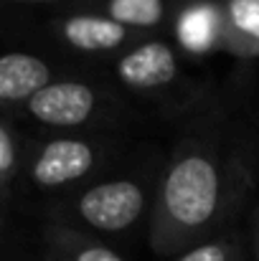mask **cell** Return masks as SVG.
<instances>
[{
	"label": "cell",
	"mask_w": 259,
	"mask_h": 261,
	"mask_svg": "<svg viewBox=\"0 0 259 261\" xmlns=\"http://www.w3.org/2000/svg\"><path fill=\"white\" fill-rule=\"evenodd\" d=\"M173 36L191 56H206L224 48V3L188 0L175 15Z\"/></svg>",
	"instance_id": "8992f818"
},
{
	"label": "cell",
	"mask_w": 259,
	"mask_h": 261,
	"mask_svg": "<svg viewBox=\"0 0 259 261\" xmlns=\"http://www.w3.org/2000/svg\"><path fill=\"white\" fill-rule=\"evenodd\" d=\"M31 117L49 127H82L97 112V94L84 82H51L28 101Z\"/></svg>",
	"instance_id": "277c9868"
},
{
	"label": "cell",
	"mask_w": 259,
	"mask_h": 261,
	"mask_svg": "<svg viewBox=\"0 0 259 261\" xmlns=\"http://www.w3.org/2000/svg\"><path fill=\"white\" fill-rule=\"evenodd\" d=\"M145 188L130 177L102 180L77 198L74 211L91 231L122 233L145 213Z\"/></svg>",
	"instance_id": "7a4b0ae2"
},
{
	"label": "cell",
	"mask_w": 259,
	"mask_h": 261,
	"mask_svg": "<svg viewBox=\"0 0 259 261\" xmlns=\"http://www.w3.org/2000/svg\"><path fill=\"white\" fill-rule=\"evenodd\" d=\"M61 38L84 54H112L120 51L132 31L120 25L117 20H112L109 15H99V13H77L69 15L66 20H61L59 25Z\"/></svg>",
	"instance_id": "52a82bcc"
},
{
	"label": "cell",
	"mask_w": 259,
	"mask_h": 261,
	"mask_svg": "<svg viewBox=\"0 0 259 261\" xmlns=\"http://www.w3.org/2000/svg\"><path fill=\"white\" fill-rule=\"evenodd\" d=\"M51 84V69L46 61L31 54L0 56V99L28 101L33 94Z\"/></svg>",
	"instance_id": "ba28073f"
},
{
	"label": "cell",
	"mask_w": 259,
	"mask_h": 261,
	"mask_svg": "<svg viewBox=\"0 0 259 261\" xmlns=\"http://www.w3.org/2000/svg\"><path fill=\"white\" fill-rule=\"evenodd\" d=\"M114 71L132 91H155L178 76V59L166 41H143L117 59Z\"/></svg>",
	"instance_id": "5b68a950"
},
{
	"label": "cell",
	"mask_w": 259,
	"mask_h": 261,
	"mask_svg": "<svg viewBox=\"0 0 259 261\" xmlns=\"http://www.w3.org/2000/svg\"><path fill=\"white\" fill-rule=\"evenodd\" d=\"M224 51L237 59H259V0L224 3Z\"/></svg>",
	"instance_id": "9c48e42d"
},
{
	"label": "cell",
	"mask_w": 259,
	"mask_h": 261,
	"mask_svg": "<svg viewBox=\"0 0 259 261\" xmlns=\"http://www.w3.org/2000/svg\"><path fill=\"white\" fill-rule=\"evenodd\" d=\"M15 168V145L13 137L8 135V129L0 124V177L10 175Z\"/></svg>",
	"instance_id": "4fadbf2b"
},
{
	"label": "cell",
	"mask_w": 259,
	"mask_h": 261,
	"mask_svg": "<svg viewBox=\"0 0 259 261\" xmlns=\"http://www.w3.org/2000/svg\"><path fill=\"white\" fill-rule=\"evenodd\" d=\"M252 249H254V261H259V213H257V221H254V241H252Z\"/></svg>",
	"instance_id": "5bb4252c"
},
{
	"label": "cell",
	"mask_w": 259,
	"mask_h": 261,
	"mask_svg": "<svg viewBox=\"0 0 259 261\" xmlns=\"http://www.w3.org/2000/svg\"><path fill=\"white\" fill-rule=\"evenodd\" d=\"M97 150L79 137H56L41 147L31 165V180L41 188H64L94 170Z\"/></svg>",
	"instance_id": "3957f363"
},
{
	"label": "cell",
	"mask_w": 259,
	"mask_h": 261,
	"mask_svg": "<svg viewBox=\"0 0 259 261\" xmlns=\"http://www.w3.org/2000/svg\"><path fill=\"white\" fill-rule=\"evenodd\" d=\"M166 0H107L104 15L125 28H155L166 18Z\"/></svg>",
	"instance_id": "8fae6325"
},
{
	"label": "cell",
	"mask_w": 259,
	"mask_h": 261,
	"mask_svg": "<svg viewBox=\"0 0 259 261\" xmlns=\"http://www.w3.org/2000/svg\"><path fill=\"white\" fill-rule=\"evenodd\" d=\"M247 185V168L242 163H224L203 142H180L158 182L150 221L153 251L171 256L206 241Z\"/></svg>",
	"instance_id": "6da1fadb"
},
{
	"label": "cell",
	"mask_w": 259,
	"mask_h": 261,
	"mask_svg": "<svg viewBox=\"0 0 259 261\" xmlns=\"http://www.w3.org/2000/svg\"><path fill=\"white\" fill-rule=\"evenodd\" d=\"M175 261H244V244L237 236L206 239L178 254Z\"/></svg>",
	"instance_id": "7c38bea8"
},
{
	"label": "cell",
	"mask_w": 259,
	"mask_h": 261,
	"mask_svg": "<svg viewBox=\"0 0 259 261\" xmlns=\"http://www.w3.org/2000/svg\"><path fill=\"white\" fill-rule=\"evenodd\" d=\"M51 256L54 261H125L107 244L69 226L51 231Z\"/></svg>",
	"instance_id": "30bf717a"
}]
</instances>
